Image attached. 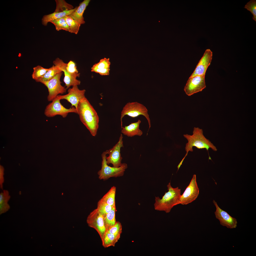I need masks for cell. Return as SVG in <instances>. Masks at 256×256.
Segmentation results:
<instances>
[{
    "label": "cell",
    "mask_w": 256,
    "mask_h": 256,
    "mask_svg": "<svg viewBox=\"0 0 256 256\" xmlns=\"http://www.w3.org/2000/svg\"><path fill=\"white\" fill-rule=\"evenodd\" d=\"M116 190V187H112L100 200L112 207L115 206Z\"/></svg>",
    "instance_id": "22"
},
{
    "label": "cell",
    "mask_w": 256,
    "mask_h": 256,
    "mask_svg": "<svg viewBox=\"0 0 256 256\" xmlns=\"http://www.w3.org/2000/svg\"><path fill=\"white\" fill-rule=\"evenodd\" d=\"M212 57V52L209 49H206L190 77L205 75L206 70L211 61Z\"/></svg>",
    "instance_id": "14"
},
{
    "label": "cell",
    "mask_w": 256,
    "mask_h": 256,
    "mask_svg": "<svg viewBox=\"0 0 256 256\" xmlns=\"http://www.w3.org/2000/svg\"><path fill=\"white\" fill-rule=\"evenodd\" d=\"M183 136L188 141V142L186 144L185 147V150L186 153L183 158L177 166V171L178 170L182 165L189 151H193V147H195L198 149H205L208 151L209 160H211V159L209 154V149L210 148L215 151H216L217 150L216 147L204 136L202 129L198 127L194 128L192 135H190L187 134H184Z\"/></svg>",
    "instance_id": "2"
},
{
    "label": "cell",
    "mask_w": 256,
    "mask_h": 256,
    "mask_svg": "<svg viewBox=\"0 0 256 256\" xmlns=\"http://www.w3.org/2000/svg\"><path fill=\"white\" fill-rule=\"evenodd\" d=\"M168 191L165 192L162 198L155 197L154 207L155 210L169 213L175 206L179 204L181 195V190L178 187H173L170 182L167 185Z\"/></svg>",
    "instance_id": "3"
},
{
    "label": "cell",
    "mask_w": 256,
    "mask_h": 256,
    "mask_svg": "<svg viewBox=\"0 0 256 256\" xmlns=\"http://www.w3.org/2000/svg\"><path fill=\"white\" fill-rule=\"evenodd\" d=\"M50 22L55 25L56 29L57 31L63 30L69 32H70L64 17L54 20Z\"/></svg>",
    "instance_id": "26"
},
{
    "label": "cell",
    "mask_w": 256,
    "mask_h": 256,
    "mask_svg": "<svg viewBox=\"0 0 256 256\" xmlns=\"http://www.w3.org/2000/svg\"><path fill=\"white\" fill-rule=\"evenodd\" d=\"M199 194V189L196 181V175L194 174L188 185L182 195L179 204L186 205L195 201Z\"/></svg>",
    "instance_id": "10"
},
{
    "label": "cell",
    "mask_w": 256,
    "mask_h": 256,
    "mask_svg": "<svg viewBox=\"0 0 256 256\" xmlns=\"http://www.w3.org/2000/svg\"><path fill=\"white\" fill-rule=\"evenodd\" d=\"M141 123V120L138 119L137 122L131 123L128 126L122 127L121 128V133L128 137L141 136L143 134V132L139 129V126Z\"/></svg>",
    "instance_id": "17"
},
{
    "label": "cell",
    "mask_w": 256,
    "mask_h": 256,
    "mask_svg": "<svg viewBox=\"0 0 256 256\" xmlns=\"http://www.w3.org/2000/svg\"><path fill=\"white\" fill-rule=\"evenodd\" d=\"M56 6L55 11L58 12H62L72 10L73 7L71 5L67 3L64 0H55Z\"/></svg>",
    "instance_id": "27"
},
{
    "label": "cell",
    "mask_w": 256,
    "mask_h": 256,
    "mask_svg": "<svg viewBox=\"0 0 256 256\" xmlns=\"http://www.w3.org/2000/svg\"><path fill=\"white\" fill-rule=\"evenodd\" d=\"M110 65L109 58H104L93 65L91 68V71L101 75H108L110 73Z\"/></svg>",
    "instance_id": "16"
},
{
    "label": "cell",
    "mask_w": 256,
    "mask_h": 256,
    "mask_svg": "<svg viewBox=\"0 0 256 256\" xmlns=\"http://www.w3.org/2000/svg\"><path fill=\"white\" fill-rule=\"evenodd\" d=\"M244 8L251 12L253 15V19L256 21V0H251L245 5Z\"/></svg>",
    "instance_id": "32"
},
{
    "label": "cell",
    "mask_w": 256,
    "mask_h": 256,
    "mask_svg": "<svg viewBox=\"0 0 256 256\" xmlns=\"http://www.w3.org/2000/svg\"><path fill=\"white\" fill-rule=\"evenodd\" d=\"M116 211L115 206L113 207L111 210L108 213L104 216V223L106 229L114 225L116 222L115 217Z\"/></svg>",
    "instance_id": "23"
},
{
    "label": "cell",
    "mask_w": 256,
    "mask_h": 256,
    "mask_svg": "<svg viewBox=\"0 0 256 256\" xmlns=\"http://www.w3.org/2000/svg\"><path fill=\"white\" fill-rule=\"evenodd\" d=\"M213 202L216 209L215 212L216 218L219 221L221 225L228 228H235L237 226V219L230 215L227 212L220 209L217 202L213 200Z\"/></svg>",
    "instance_id": "13"
},
{
    "label": "cell",
    "mask_w": 256,
    "mask_h": 256,
    "mask_svg": "<svg viewBox=\"0 0 256 256\" xmlns=\"http://www.w3.org/2000/svg\"><path fill=\"white\" fill-rule=\"evenodd\" d=\"M60 100L57 96L46 106L44 113L46 117H51L59 115L65 118L69 113L78 114L77 110L75 107L66 108L61 104Z\"/></svg>",
    "instance_id": "6"
},
{
    "label": "cell",
    "mask_w": 256,
    "mask_h": 256,
    "mask_svg": "<svg viewBox=\"0 0 256 256\" xmlns=\"http://www.w3.org/2000/svg\"><path fill=\"white\" fill-rule=\"evenodd\" d=\"M148 110L143 105L137 102H129L123 107L121 112L120 120L121 128L122 119L126 115L133 118H135L142 115L144 116L147 120L149 125V130L151 127V123Z\"/></svg>",
    "instance_id": "5"
},
{
    "label": "cell",
    "mask_w": 256,
    "mask_h": 256,
    "mask_svg": "<svg viewBox=\"0 0 256 256\" xmlns=\"http://www.w3.org/2000/svg\"><path fill=\"white\" fill-rule=\"evenodd\" d=\"M54 65L58 67L64 72V74L63 81L66 88L68 89L71 86H77L80 84L81 81L66 71V67L67 64L64 63L61 59L57 58L53 62Z\"/></svg>",
    "instance_id": "15"
},
{
    "label": "cell",
    "mask_w": 256,
    "mask_h": 256,
    "mask_svg": "<svg viewBox=\"0 0 256 256\" xmlns=\"http://www.w3.org/2000/svg\"><path fill=\"white\" fill-rule=\"evenodd\" d=\"M106 230L109 233L120 236L122 232V226L119 221H116L113 225L109 227Z\"/></svg>",
    "instance_id": "30"
},
{
    "label": "cell",
    "mask_w": 256,
    "mask_h": 256,
    "mask_svg": "<svg viewBox=\"0 0 256 256\" xmlns=\"http://www.w3.org/2000/svg\"><path fill=\"white\" fill-rule=\"evenodd\" d=\"M77 110L81 122L92 136L95 137L99 128V118L96 111L86 97L79 102Z\"/></svg>",
    "instance_id": "1"
},
{
    "label": "cell",
    "mask_w": 256,
    "mask_h": 256,
    "mask_svg": "<svg viewBox=\"0 0 256 256\" xmlns=\"http://www.w3.org/2000/svg\"><path fill=\"white\" fill-rule=\"evenodd\" d=\"M4 168L1 166L0 167V188L1 190L3 188V184L4 182Z\"/></svg>",
    "instance_id": "33"
},
{
    "label": "cell",
    "mask_w": 256,
    "mask_h": 256,
    "mask_svg": "<svg viewBox=\"0 0 256 256\" xmlns=\"http://www.w3.org/2000/svg\"><path fill=\"white\" fill-rule=\"evenodd\" d=\"M62 72L57 74L50 80L41 82L47 88L49 94L47 97L49 101H52L59 94L65 93L67 89L61 85L60 81Z\"/></svg>",
    "instance_id": "7"
},
{
    "label": "cell",
    "mask_w": 256,
    "mask_h": 256,
    "mask_svg": "<svg viewBox=\"0 0 256 256\" xmlns=\"http://www.w3.org/2000/svg\"><path fill=\"white\" fill-rule=\"evenodd\" d=\"M62 72L58 67L53 65L49 68L48 70L45 74L36 82H41L42 81H48L52 79L57 74Z\"/></svg>",
    "instance_id": "24"
},
{
    "label": "cell",
    "mask_w": 256,
    "mask_h": 256,
    "mask_svg": "<svg viewBox=\"0 0 256 256\" xmlns=\"http://www.w3.org/2000/svg\"><path fill=\"white\" fill-rule=\"evenodd\" d=\"M107 151L103 152L101 154L102 159L101 168L98 172L99 178L101 180H106L111 177H116L123 175L127 168V164L122 163L119 167L109 166L106 161Z\"/></svg>",
    "instance_id": "4"
},
{
    "label": "cell",
    "mask_w": 256,
    "mask_h": 256,
    "mask_svg": "<svg viewBox=\"0 0 256 256\" xmlns=\"http://www.w3.org/2000/svg\"><path fill=\"white\" fill-rule=\"evenodd\" d=\"M10 198L8 191L3 190L0 193V214L5 213L10 208L8 202Z\"/></svg>",
    "instance_id": "21"
},
{
    "label": "cell",
    "mask_w": 256,
    "mask_h": 256,
    "mask_svg": "<svg viewBox=\"0 0 256 256\" xmlns=\"http://www.w3.org/2000/svg\"><path fill=\"white\" fill-rule=\"evenodd\" d=\"M66 69L67 71L73 77L76 78L79 77L80 73H78L76 64L74 61L70 60L67 64Z\"/></svg>",
    "instance_id": "29"
},
{
    "label": "cell",
    "mask_w": 256,
    "mask_h": 256,
    "mask_svg": "<svg viewBox=\"0 0 256 256\" xmlns=\"http://www.w3.org/2000/svg\"><path fill=\"white\" fill-rule=\"evenodd\" d=\"M123 137L121 134L118 142L113 147L108 150H107V154L109 155L106 157V161L108 165L111 164L113 166L119 167L122 163H121L122 157L121 156L120 150L123 147Z\"/></svg>",
    "instance_id": "11"
},
{
    "label": "cell",
    "mask_w": 256,
    "mask_h": 256,
    "mask_svg": "<svg viewBox=\"0 0 256 256\" xmlns=\"http://www.w3.org/2000/svg\"><path fill=\"white\" fill-rule=\"evenodd\" d=\"M104 216L96 208L90 213L87 219V222L88 226L97 231L101 239L106 229L104 223Z\"/></svg>",
    "instance_id": "8"
},
{
    "label": "cell",
    "mask_w": 256,
    "mask_h": 256,
    "mask_svg": "<svg viewBox=\"0 0 256 256\" xmlns=\"http://www.w3.org/2000/svg\"><path fill=\"white\" fill-rule=\"evenodd\" d=\"M112 207L100 200L98 202L97 209L104 216L111 211Z\"/></svg>",
    "instance_id": "31"
},
{
    "label": "cell",
    "mask_w": 256,
    "mask_h": 256,
    "mask_svg": "<svg viewBox=\"0 0 256 256\" xmlns=\"http://www.w3.org/2000/svg\"><path fill=\"white\" fill-rule=\"evenodd\" d=\"M90 0H84L81 2L76 10L69 16L81 24L85 23L83 15Z\"/></svg>",
    "instance_id": "18"
},
{
    "label": "cell",
    "mask_w": 256,
    "mask_h": 256,
    "mask_svg": "<svg viewBox=\"0 0 256 256\" xmlns=\"http://www.w3.org/2000/svg\"><path fill=\"white\" fill-rule=\"evenodd\" d=\"M77 7L69 11L58 12L55 11L53 13L44 15L42 19V23L45 26L47 25L48 23L54 20L69 16L74 12Z\"/></svg>",
    "instance_id": "19"
},
{
    "label": "cell",
    "mask_w": 256,
    "mask_h": 256,
    "mask_svg": "<svg viewBox=\"0 0 256 256\" xmlns=\"http://www.w3.org/2000/svg\"><path fill=\"white\" fill-rule=\"evenodd\" d=\"M205 75L190 77L184 87V90L188 96L201 91L206 87Z\"/></svg>",
    "instance_id": "9"
},
{
    "label": "cell",
    "mask_w": 256,
    "mask_h": 256,
    "mask_svg": "<svg viewBox=\"0 0 256 256\" xmlns=\"http://www.w3.org/2000/svg\"><path fill=\"white\" fill-rule=\"evenodd\" d=\"M64 18L69 27L70 32L77 34L81 24L69 15L64 17Z\"/></svg>",
    "instance_id": "25"
},
{
    "label": "cell",
    "mask_w": 256,
    "mask_h": 256,
    "mask_svg": "<svg viewBox=\"0 0 256 256\" xmlns=\"http://www.w3.org/2000/svg\"><path fill=\"white\" fill-rule=\"evenodd\" d=\"M120 237L110 233L106 230L101 239L102 245L105 248L111 246L114 247L119 239Z\"/></svg>",
    "instance_id": "20"
},
{
    "label": "cell",
    "mask_w": 256,
    "mask_h": 256,
    "mask_svg": "<svg viewBox=\"0 0 256 256\" xmlns=\"http://www.w3.org/2000/svg\"><path fill=\"white\" fill-rule=\"evenodd\" d=\"M33 69L32 77L36 81L43 76L49 69V68H45L40 65L35 67Z\"/></svg>",
    "instance_id": "28"
},
{
    "label": "cell",
    "mask_w": 256,
    "mask_h": 256,
    "mask_svg": "<svg viewBox=\"0 0 256 256\" xmlns=\"http://www.w3.org/2000/svg\"><path fill=\"white\" fill-rule=\"evenodd\" d=\"M78 86H73L71 88H69L68 91V93L66 95L58 96L60 100H66L71 104L72 107H75L77 110L79 102L85 97L86 92L85 89H79Z\"/></svg>",
    "instance_id": "12"
}]
</instances>
